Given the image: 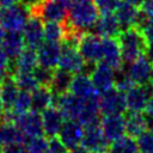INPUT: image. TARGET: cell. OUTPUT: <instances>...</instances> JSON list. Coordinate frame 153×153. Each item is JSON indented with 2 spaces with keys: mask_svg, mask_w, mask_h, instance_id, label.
Returning <instances> with one entry per match:
<instances>
[{
  "mask_svg": "<svg viewBox=\"0 0 153 153\" xmlns=\"http://www.w3.org/2000/svg\"><path fill=\"white\" fill-rule=\"evenodd\" d=\"M120 48H121V56L123 63H130L137 57L146 55L148 50V41L142 32V30L130 26L124 29L117 36Z\"/></svg>",
  "mask_w": 153,
  "mask_h": 153,
  "instance_id": "1",
  "label": "cell"
},
{
  "mask_svg": "<svg viewBox=\"0 0 153 153\" xmlns=\"http://www.w3.org/2000/svg\"><path fill=\"white\" fill-rule=\"evenodd\" d=\"M99 18V11L93 0H73L68 19L79 30H91Z\"/></svg>",
  "mask_w": 153,
  "mask_h": 153,
  "instance_id": "2",
  "label": "cell"
},
{
  "mask_svg": "<svg viewBox=\"0 0 153 153\" xmlns=\"http://www.w3.org/2000/svg\"><path fill=\"white\" fill-rule=\"evenodd\" d=\"M29 17V8L18 2L0 10V25L7 31H22Z\"/></svg>",
  "mask_w": 153,
  "mask_h": 153,
  "instance_id": "3",
  "label": "cell"
},
{
  "mask_svg": "<svg viewBox=\"0 0 153 153\" xmlns=\"http://www.w3.org/2000/svg\"><path fill=\"white\" fill-rule=\"evenodd\" d=\"M99 109L103 116L105 115H124L127 111L126 93L112 87L103 93H99Z\"/></svg>",
  "mask_w": 153,
  "mask_h": 153,
  "instance_id": "4",
  "label": "cell"
},
{
  "mask_svg": "<svg viewBox=\"0 0 153 153\" xmlns=\"http://www.w3.org/2000/svg\"><path fill=\"white\" fill-rule=\"evenodd\" d=\"M122 67L135 85H147L152 80L153 61L147 55H142L130 63H123Z\"/></svg>",
  "mask_w": 153,
  "mask_h": 153,
  "instance_id": "5",
  "label": "cell"
},
{
  "mask_svg": "<svg viewBox=\"0 0 153 153\" xmlns=\"http://www.w3.org/2000/svg\"><path fill=\"white\" fill-rule=\"evenodd\" d=\"M81 146L92 153H104L109 151L110 142L103 134L100 122L84 127V136Z\"/></svg>",
  "mask_w": 153,
  "mask_h": 153,
  "instance_id": "6",
  "label": "cell"
},
{
  "mask_svg": "<svg viewBox=\"0 0 153 153\" xmlns=\"http://www.w3.org/2000/svg\"><path fill=\"white\" fill-rule=\"evenodd\" d=\"M152 97H153V91H152V87L149 84L134 85L130 90H128L126 92L127 111L143 112Z\"/></svg>",
  "mask_w": 153,
  "mask_h": 153,
  "instance_id": "7",
  "label": "cell"
},
{
  "mask_svg": "<svg viewBox=\"0 0 153 153\" xmlns=\"http://www.w3.org/2000/svg\"><path fill=\"white\" fill-rule=\"evenodd\" d=\"M85 100L86 99L74 96L72 92H67V93H63L60 96H55L54 106H56L61 111L65 120L78 121L80 117V114L84 109Z\"/></svg>",
  "mask_w": 153,
  "mask_h": 153,
  "instance_id": "8",
  "label": "cell"
},
{
  "mask_svg": "<svg viewBox=\"0 0 153 153\" xmlns=\"http://www.w3.org/2000/svg\"><path fill=\"white\" fill-rule=\"evenodd\" d=\"M14 124L23 133V135L26 137V140L30 137L44 135L42 116L39 112H36L33 110H29L24 114L17 115Z\"/></svg>",
  "mask_w": 153,
  "mask_h": 153,
  "instance_id": "9",
  "label": "cell"
},
{
  "mask_svg": "<svg viewBox=\"0 0 153 153\" xmlns=\"http://www.w3.org/2000/svg\"><path fill=\"white\" fill-rule=\"evenodd\" d=\"M79 53L86 62H100L103 59L102 37L92 32H85L79 42Z\"/></svg>",
  "mask_w": 153,
  "mask_h": 153,
  "instance_id": "10",
  "label": "cell"
},
{
  "mask_svg": "<svg viewBox=\"0 0 153 153\" xmlns=\"http://www.w3.org/2000/svg\"><path fill=\"white\" fill-rule=\"evenodd\" d=\"M85 60L79 53L78 47L61 43V55L59 60V68L65 69L69 73L78 74L82 72Z\"/></svg>",
  "mask_w": 153,
  "mask_h": 153,
  "instance_id": "11",
  "label": "cell"
},
{
  "mask_svg": "<svg viewBox=\"0 0 153 153\" xmlns=\"http://www.w3.org/2000/svg\"><path fill=\"white\" fill-rule=\"evenodd\" d=\"M84 136V126L74 120H65L57 137L66 146L68 151H72L81 146Z\"/></svg>",
  "mask_w": 153,
  "mask_h": 153,
  "instance_id": "12",
  "label": "cell"
},
{
  "mask_svg": "<svg viewBox=\"0 0 153 153\" xmlns=\"http://www.w3.org/2000/svg\"><path fill=\"white\" fill-rule=\"evenodd\" d=\"M22 31L25 45L32 49H37L44 39V22L41 17L30 14Z\"/></svg>",
  "mask_w": 153,
  "mask_h": 153,
  "instance_id": "13",
  "label": "cell"
},
{
  "mask_svg": "<svg viewBox=\"0 0 153 153\" xmlns=\"http://www.w3.org/2000/svg\"><path fill=\"white\" fill-rule=\"evenodd\" d=\"M37 60L38 65L55 69L59 66V60L61 55V44L60 42L45 41L37 48Z\"/></svg>",
  "mask_w": 153,
  "mask_h": 153,
  "instance_id": "14",
  "label": "cell"
},
{
  "mask_svg": "<svg viewBox=\"0 0 153 153\" xmlns=\"http://www.w3.org/2000/svg\"><path fill=\"white\" fill-rule=\"evenodd\" d=\"M100 127L109 142H114L126 135V123L123 115H105L100 120Z\"/></svg>",
  "mask_w": 153,
  "mask_h": 153,
  "instance_id": "15",
  "label": "cell"
},
{
  "mask_svg": "<svg viewBox=\"0 0 153 153\" xmlns=\"http://www.w3.org/2000/svg\"><path fill=\"white\" fill-rule=\"evenodd\" d=\"M115 69L106 65L105 62H98L93 73L91 74V80L98 93H103L114 87Z\"/></svg>",
  "mask_w": 153,
  "mask_h": 153,
  "instance_id": "16",
  "label": "cell"
},
{
  "mask_svg": "<svg viewBox=\"0 0 153 153\" xmlns=\"http://www.w3.org/2000/svg\"><path fill=\"white\" fill-rule=\"evenodd\" d=\"M42 116V124H43V133L44 135L50 139V137H55L57 136L63 122H65V117L61 114V111L51 105L48 109H45L44 111L41 112Z\"/></svg>",
  "mask_w": 153,
  "mask_h": 153,
  "instance_id": "17",
  "label": "cell"
},
{
  "mask_svg": "<svg viewBox=\"0 0 153 153\" xmlns=\"http://www.w3.org/2000/svg\"><path fill=\"white\" fill-rule=\"evenodd\" d=\"M90 32L96 33L99 37H117L121 32V26L114 12L103 13L99 16Z\"/></svg>",
  "mask_w": 153,
  "mask_h": 153,
  "instance_id": "18",
  "label": "cell"
},
{
  "mask_svg": "<svg viewBox=\"0 0 153 153\" xmlns=\"http://www.w3.org/2000/svg\"><path fill=\"white\" fill-rule=\"evenodd\" d=\"M102 47H103L102 62H105L115 71L122 68L123 61H122L121 48L117 37H102Z\"/></svg>",
  "mask_w": 153,
  "mask_h": 153,
  "instance_id": "19",
  "label": "cell"
},
{
  "mask_svg": "<svg viewBox=\"0 0 153 153\" xmlns=\"http://www.w3.org/2000/svg\"><path fill=\"white\" fill-rule=\"evenodd\" d=\"M43 22H56L62 23L67 16V8L57 0H44L41 5L37 14Z\"/></svg>",
  "mask_w": 153,
  "mask_h": 153,
  "instance_id": "20",
  "label": "cell"
},
{
  "mask_svg": "<svg viewBox=\"0 0 153 153\" xmlns=\"http://www.w3.org/2000/svg\"><path fill=\"white\" fill-rule=\"evenodd\" d=\"M69 92H72L74 96L82 98V99H90V98L99 94L97 92V90L94 88L91 76L82 74V73H78V74L73 75Z\"/></svg>",
  "mask_w": 153,
  "mask_h": 153,
  "instance_id": "21",
  "label": "cell"
},
{
  "mask_svg": "<svg viewBox=\"0 0 153 153\" xmlns=\"http://www.w3.org/2000/svg\"><path fill=\"white\" fill-rule=\"evenodd\" d=\"M1 48L8 59L14 61L25 48L23 33H20V31H8L1 43Z\"/></svg>",
  "mask_w": 153,
  "mask_h": 153,
  "instance_id": "22",
  "label": "cell"
},
{
  "mask_svg": "<svg viewBox=\"0 0 153 153\" xmlns=\"http://www.w3.org/2000/svg\"><path fill=\"white\" fill-rule=\"evenodd\" d=\"M55 94L50 87L38 86L35 91L31 92V110L36 112H42L49 106L54 105Z\"/></svg>",
  "mask_w": 153,
  "mask_h": 153,
  "instance_id": "23",
  "label": "cell"
},
{
  "mask_svg": "<svg viewBox=\"0 0 153 153\" xmlns=\"http://www.w3.org/2000/svg\"><path fill=\"white\" fill-rule=\"evenodd\" d=\"M26 137L17 128L14 123L11 122H0V147L11 145V143H25Z\"/></svg>",
  "mask_w": 153,
  "mask_h": 153,
  "instance_id": "24",
  "label": "cell"
},
{
  "mask_svg": "<svg viewBox=\"0 0 153 153\" xmlns=\"http://www.w3.org/2000/svg\"><path fill=\"white\" fill-rule=\"evenodd\" d=\"M19 91L20 90L17 86V82L13 76H11V75L4 76L1 85H0V96H1V100H2L5 110L12 109Z\"/></svg>",
  "mask_w": 153,
  "mask_h": 153,
  "instance_id": "25",
  "label": "cell"
},
{
  "mask_svg": "<svg viewBox=\"0 0 153 153\" xmlns=\"http://www.w3.org/2000/svg\"><path fill=\"white\" fill-rule=\"evenodd\" d=\"M126 134L134 139H137L143 131L147 130L143 112H126L124 115Z\"/></svg>",
  "mask_w": 153,
  "mask_h": 153,
  "instance_id": "26",
  "label": "cell"
},
{
  "mask_svg": "<svg viewBox=\"0 0 153 153\" xmlns=\"http://www.w3.org/2000/svg\"><path fill=\"white\" fill-rule=\"evenodd\" d=\"M137 11H139L137 7L126 2L123 0L118 4V6L116 7L114 13H115L116 18L118 19V23H120V26H121V31L124 30V29H128L130 26H134V22H135Z\"/></svg>",
  "mask_w": 153,
  "mask_h": 153,
  "instance_id": "27",
  "label": "cell"
},
{
  "mask_svg": "<svg viewBox=\"0 0 153 153\" xmlns=\"http://www.w3.org/2000/svg\"><path fill=\"white\" fill-rule=\"evenodd\" d=\"M73 73H69L65 69L57 68L54 72V76L50 84V90L55 96H60L63 93L69 92L72 80H73Z\"/></svg>",
  "mask_w": 153,
  "mask_h": 153,
  "instance_id": "28",
  "label": "cell"
},
{
  "mask_svg": "<svg viewBox=\"0 0 153 153\" xmlns=\"http://www.w3.org/2000/svg\"><path fill=\"white\" fill-rule=\"evenodd\" d=\"M17 72H33V69L38 66L37 51L32 48H24V50L19 54V56L13 61Z\"/></svg>",
  "mask_w": 153,
  "mask_h": 153,
  "instance_id": "29",
  "label": "cell"
},
{
  "mask_svg": "<svg viewBox=\"0 0 153 153\" xmlns=\"http://www.w3.org/2000/svg\"><path fill=\"white\" fill-rule=\"evenodd\" d=\"M139 146L136 139L124 135L121 139L114 141L109 146V153H139Z\"/></svg>",
  "mask_w": 153,
  "mask_h": 153,
  "instance_id": "30",
  "label": "cell"
},
{
  "mask_svg": "<svg viewBox=\"0 0 153 153\" xmlns=\"http://www.w3.org/2000/svg\"><path fill=\"white\" fill-rule=\"evenodd\" d=\"M13 78H14L19 90L27 91L30 93L39 86L32 72H17Z\"/></svg>",
  "mask_w": 153,
  "mask_h": 153,
  "instance_id": "31",
  "label": "cell"
},
{
  "mask_svg": "<svg viewBox=\"0 0 153 153\" xmlns=\"http://www.w3.org/2000/svg\"><path fill=\"white\" fill-rule=\"evenodd\" d=\"M24 148L29 153H47V151H48V139L44 135L30 137L25 141Z\"/></svg>",
  "mask_w": 153,
  "mask_h": 153,
  "instance_id": "32",
  "label": "cell"
},
{
  "mask_svg": "<svg viewBox=\"0 0 153 153\" xmlns=\"http://www.w3.org/2000/svg\"><path fill=\"white\" fill-rule=\"evenodd\" d=\"M44 38L47 41L60 42L63 38V26L56 22H44Z\"/></svg>",
  "mask_w": 153,
  "mask_h": 153,
  "instance_id": "33",
  "label": "cell"
},
{
  "mask_svg": "<svg viewBox=\"0 0 153 153\" xmlns=\"http://www.w3.org/2000/svg\"><path fill=\"white\" fill-rule=\"evenodd\" d=\"M11 110H13L17 115H20L31 110V93L27 91L20 90Z\"/></svg>",
  "mask_w": 153,
  "mask_h": 153,
  "instance_id": "34",
  "label": "cell"
},
{
  "mask_svg": "<svg viewBox=\"0 0 153 153\" xmlns=\"http://www.w3.org/2000/svg\"><path fill=\"white\" fill-rule=\"evenodd\" d=\"M54 72L55 69L53 68H47V67H43V66H37L35 69H33V75L38 82L39 86H45V87H50V84H51V80H53V76H54Z\"/></svg>",
  "mask_w": 153,
  "mask_h": 153,
  "instance_id": "35",
  "label": "cell"
},
{
  "mask_svg": "<svg viewBox=\"0 0 153 153\" xmlns=\"http://www.w3.org/2000/svg\"><path fill=\"white\" fill-rule=\"evenodd\" d=\"M141 153H153V131L146 130L136 139Z\"/></svg>",
  "mask_w": 153,
  "mask_h": 153,
  "instance_id": "36",
  "label": "cell"
},
{
  "mask_svg": "<svg viewBox=\"0 0 153 153\" xmlns=\"http://www.w3.org/2000/svg\"><path fill=\"white\" fill-rule=\"evenodd\" d=\"M96 7L98 8L99 13H110L115 12L116 7L121 2V0H93Z\"/></svg>",
  "mask_w": 153,
  "mask_h": 153,
  "instance_id": "37",
  "label": "cell"
},
{
  "mask_svg": "<svg viewBox=\"0 0 153 153\" xmlns=\"http://www.w3.org/2000/svg\"><path fill=\"white\" fill-rule=\"evenodd\" d=\"M48 153H68L66 146L60 141L57 136L48 139Z\"/></svg>",
  "mask_w": 153,
  "mask_h": 153,
  "instance_id": "38",
  "label": "cell"
},
{
  "mask_svg": "<svg viewBox=\"0 0 153 153\" xmlns=\"http://www.w3.org/2000/svg\"><path fill=\"white\" fill-rule=\"evenodd\" d=\"M10 65H11V60L8 59V56L6 55V53L2 50V48L0 47V74L2 76L8 75V71H10Z\"/></svg>",
  "mask_w": 153,
  "mask_h": 153,
  "instance_id": "39",
  "label": "cell"
},
{
  "mask_svg": "<svg viewBox=\"0 0 153 153\" xmlns=\"http://www.w3.org/2000/svg\"><path fill=\"white\" fill-rule=\"evenodd\" d=\"M142 32L145 33V36H146V38L148 41V44L149 45H153V16L149 17L148 23L142 29Z\"/></svg>",
  "mask_w": 153,
  "mask_h": 153,
  "instance_id": "40",
  "label": "cell"
},
{
  "mask_svg": "<svg viewBox=\"0 0 153 153\" xmlns=\"http://www.w3.org/2000/svg\"><path fill=\"white\" fill-rule=\"evenodd\" d=\"M44 0H20V2L23 5H25L29 11H30V14L31 13H35L38 11V8L41 7V5L43 4Z\"/></svg>",
  "mask_w": 153,
  "mask_h": 153,
  "instance_id": "41",
  "label": "cell"
},
{
  "mask_svg": "<svg viewBox=\"0 0 153 153\" xmlns=\"http://www.w3.org/2000/svg\"><path fill=\"white\" fill-rule=\"evenodd\" d=\"M24 146L19 143H11L2 147V153H23Z\"/></svg>",
  "mask_w": 153,
  "mask_h": 153,
  "instance_id": "42",
  "label": "cell"
},
{
  "mask_svg": "<svg viewBox=\"0 0 153 153\" xmlns=\"http://www.w3.org/2000/svg\"><path fill=\"white\" fill-rule=\"evenodd\" d=\"M141 8L149 16L152 17L153 16V0H145L143 5L141 6Z\"/></svg>",
  "mask_w": 153,
  "mask_h": 153,
  "instance_id": "43",
  "label": "cell"
},
{
  "mask_svg": "<svg viewBox=\"0 0 153 153\" xmlns=\"http://www.w3.org/2000/svg\"><path fill=\"white\" fill-rule=\"evenodd\" d=\"M20 2V0H0V6L2 7H7V6H12Z\"/></svg>",
  "mask_w": 153,
  "mask_h": 153,
  "instance_id": "44",
  "label": "cell"
},
{
  "mask_svg": "<svg viewBox=\"0 0 153 153\" xmlns=\"http://www.w3.org/2000/svg\"><path fill=\"white\" fill-rule=\"evenodd\" d=\"M123 1H126V2H128L130 5H133V6H135L137 8H141V6L145 2V0H123Z\"/></svg>",
  "mask_w": 153,
  "mask_h": 153,
  "instance_id": "45",
  "label": "cell"
},
{
  "mask_svg": "<svg viewBox=\"0 0 153 153\" xmlns=\"http://www.w3.org/2000/svg\"><path fill=\"white\" fill-rule=\"evenodd\" d=\"M68 153H92V152L87 151V149L84 148L82 146H79V147H76V148H74V149H72V151H68Z\"/></svg>",
  "mask_w": 153,
  "mask_h": 153,
  "instance_id": "46",
  "label": "cell"
},
{
  "mask_svg": "<svg viewBox=\"0 0 153 153\" xmlns=\"http://www.w3.org/2000/svg\"><path fill=\"white\" fill-rule=\"evenodd\" d=\"M143 112H147V114H149V115H153V97H152L151 100L148 102L147 108H146V110H145Z\"/></svg>",
  "mask_w": 153,
  "mask_h": 153,
  "instance_id": "47",
  "label": "cell"
},
{
  "mask_svg": "<svg viewBox=\"0 0 153 153\" xmlns=\"http://www.w3.org/2000/svg\"><path fill=\"white\" fill-rule=\"evenodd\" d=\"M57 1H60L67 10H69V7H71V5H72V2H73V0H57Z\"/></svg>",
  "mask_w": 153,
  "mask_h": 153,
  "instance_id": "48",
  "label": "cell"
},
{
  "mask_svg": "<svg viewBox=\"0 0 153 153\" xmlns=\"http://www.w3.org/2000/svg\"><path fill=\"white\" fill-rule=\"evenodd\" d=\"M6 30L0 25V45H1V43H2V41H4V38H5V36H6Z\"/></svg>",
  "mask_w": 153,
  "mask_h": 153,
  "instance_id": "49",
  "label": "cell"
},
{
  "mask_svg": "<svg viewBox=\"0 0 153 153\" xmlns=\"http://www.w3.org/2000/svg\"><path fill=\"white\" fill-rule=\"evenodd\" d=\"M4 104H2V100H1V96H0V115L4 112Z\"/></svg>",
  "mask_w": 153,
  "mask_h": 153,
  "instance_id": "50",
  "label": "cell"
},
{
  "mask_svg": "<svg viewBox=\"0 0 153 153\" xmlns=\"http://www.w3.org/2000/svg\"><path fill=\"white\" fill-rule=\"evenodd\" d=\"M149 85H151V87H152V91H153V80H151V82H149Z\"/></svg>",
  "mask_w": 153,
  "mask_h": 153,
  "instance_id": "51",
  "label": "cell"
},
{
  "mask_svg": "<svg viewBox=\"0 0 153 153\" xmlns=\"http://www.w3.org/2000/svg\"><path fill=\"white\" fill-rule=\"evenodd\" d=\"M2 79H4V76L0 74V85H1V81H2Z\"/></svg>",
  "mask_w": 153,
  "mask_h": 153,
  "instance_id": "52",
  "label": "cell"
},
{
  "mask_svg": "<svg viewBox=\"0 0 153 153\" xmlns=\"http://www.w3.org/2000/svg\"><path fill=\"white\" fill-rule=\"evenodd\" d=\"M23 153H29V152H26V151H25V148H24V149H23Z\"/></svg>",
  "mask_w": 153,
  "mask_h": 153,
  "instance_id": "53",
  "label": "cell"
},
{
  "mask_svg": "<svg viewBox=\"0 0 153 153\" xmlns=\"http://www.w3.org/2000/svg\"><path fill=\"white\" fill-rule=\"evenodd\" d=\"M0 153H2V147H0Z\"/></svg>",
  "mask_w": 153,
  "mask_h": 153,
  "instance_id": "54",
  "label": "cell"
},
{
  "mask_svg": "<svg viewBox=\"0 0 153 153\" xmlns=\"http://www.w3.org/2000/svg\"><path fill=\"white\" fill-rule=\"evenodd\" d=\"M104 153H108V152H104Z\"/></svg>",
  "mask_w": 153,
  "mask_h": 153,
  "instance_id": "55",
  "label": "cell"
},
{
  "mask_svg": "<svg viewBox=\"0 0 153 153\" xmlns=\"http://www.w3.org/2000/svg\"><path fill=\"white\" fill-rule=\"evenodd\" d=\"M47 153H48V152H47Z\"/></svg>",
  "mask_w": 153,
  "mask_h": 153,
  "instance_id": "56",
  "label": "cell"
}]
</instances>
